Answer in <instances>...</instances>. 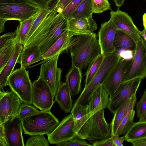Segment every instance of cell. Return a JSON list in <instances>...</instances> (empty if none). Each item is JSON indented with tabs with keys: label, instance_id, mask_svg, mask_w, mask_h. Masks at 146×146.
<instances>
[{
	"label": "cell",
	"instance_id": "1",
	"mask_svg": "<svg viewBox=\"0 0 146 146\" xmlns=\"http://www.w3.org/2000/svg\"><path fill=\"white\" fill-rule=\"evenodd\" d=\"M35 31L23 45V47L37 45L43 54L68 30V19L56 9H50Z\"/></svg>",
	"mask_w": 146,
	"mask_h": 146
},
{
	"label": "cell",
	"instance_id": "2",
	"mask_svg": "<svg viewBox=\"0 0 146 146\" xmlns=\"http://www.w3.org/2000/svg\"><path fill=\"white\" fill-rule=\"evenodd\" d=\"M102 85L99 86L92 96L88 104L89 113V135L86 140L92 142L111 136L110 123L104 116L108 108L110 97Z\"/></svg>",
	"mask_w": 146,
	"mask_h": 146
},
{
	"label": "cell",
	"instance_id": "3",
	"mask_svg": "<svg viewBox=\"0 0 146 146\" xmlns=\"http://www.w3.org/2000/svg\"><path fill=\"white\" fill-rule=\"evenodd\" d=\"M72 66L81 70L86 68L90 63L102 54L96 34L78 35L77 41L70 51Z\"/></svg>",
	"mask_w": 146,
	"mask_h": 146
},
{
	"label": "cell",
	"instance_id": "4",
	"mask_svg": "<svg viewBox=\"0 0 146 146\" xmlns=\"http://www.w3.org/2000/svg\"><path fill=\"white\" fill-rule=\"evenodd\" d=\"M122 58L119 52H115L105 55L98 70L90 83L84 87L73 105L88 104L92 96L96 89L106 79L112 69Z\"/></svg>",
	"mask_w": 146,
	"mask_h": 146
},
{
	"label": "cell",
	"instance_id": "5",
	"mask_svg": "<svg viewBox=\"0 0 146 146\" xmlns=\"http://www.w3.org/2000/svg\"><path fill=\"white\" fill-rule=\"evenodd\" d=\"M59 123L50 111H43L25 118L21 122L24 134L30 136L48 134Z\"/></svg>",
	"mask_w": 146,
	"mask_h": 146
},
{
	"label": "cell",
	"instance_id": "6",
	"mask_svg": "<svg viewBox=\"0 0 146 146\" xmlns=\"http://www.w3.org/2000/svg\"><path fill=\"white\" fill-rule=\"evenodd\" d=\"M26 68L21 66L14 70L8 78L7 85L23 103L32 105L33 83Z\"/></svg>",
	"mask_w": 146,
	"mask_h": 146
},
{
	"label": "cell",
	"instance_id": "7",
	"mask_svg": "<svg viewBox=\"0 0 146 146\" xmlns=\"http://www.w3.org/2000/svg\"><path fill=\"white\" fill-rule=\"evenodd\" d=\"M43 8L28 2L0 3V18L19 22L27 20Z\"/></svg>",
	"mask_w": 146,
	"mask_h": 146
},
{
	"label": "cell",
	"instance_id": "8",
	"mask_svg": "<svg viewBox=\"0 0 146 146\" xmlns=\"http://www.w3.org/2000/svg\"><path fill=\"white\" fill-rule=\"evenodd\" d=\"M146 77V43L140 36L132 61L123 76L122 83L137 78Z\"/></svg>",
	"mask_w": 146,
	"mask_h": 146
},
{
	"label": "cell",
	"instance_id": "9",
	"mask_svg": "<svg viewBox=\"0 0 146 146\" xmlns=\"http://www.w3.org/2000/svg\"><path fill=\"white\" fill-rule=\"evenodd\" d=\"M23 103L13 91L0 90V123L17 117Z\"/></svg>",
	"mask_w": 146,
	"mask_h": 146
},
{
	"label": "cell",
	"instance_id": "10",
	"mask_svg": "<svg viewBox=\"0 0 146 146\" xmlns=\"http://www.w3.org/2000/svg\"><path fill=\"white\" fill-rule=\"evenodd\" d=\"M142 79H135L121 83L110 98L108 108L113 114L117 109L133 95L136 94Z\"/></svg>",
	"mask_w": 146,
	"mask_h": 146
},
{
	"label": "cell",
	"instance_id": "11",
	"mask_svg": "<svg viewBox=\"0 0 146 146\" xmlns=\"http://www.w3.org/2000/svg\"><path fill=\"white\" fill-rule=\"evenodd\" d=\"M52 92L46 83L39 78L32 84V100L34 106L41 111H50L54 103Z\"/></svg>",
	"mask_w": 146,
	"mask_h": 146
},
{
	"label": "cell",
	"instance_id": "12",
	"mask_svg": "<svg viewBox=\"0 0 146 146\" xmlns=\"http://www.w3.org/2000/svg\"><path fill=\"white\" fill-rule=\"evenodd\" d=\"M59 56H57L41 65L38 78L43 79L46 83L54 98L62 82V70L57 65Z\"/></svg>",
	"mask_w": 146,
	"mask_h": 146
},
{
	"label": "cell",
	"instance_id": "13",
	"mask_svg": "<svg viewBox=\"0 0 146 146\" xmlns=\"http://www.w3.org/2000/svg\"><path fill=\"white\" fill-rule=\"evenodd\" d=\"M47 135L48 141L52 144L56 145L77 137L72 114L63 118L54 130Z\"/></svg>",
	"mask_w": 146,
	"mask_h": 146
},
{
	"label": "cell",
	"instance_id": "14",
	"mask_svg": "<svg viewBox=\"0 0 146 146\" xmlns=\"http://www.w3.org/2000/svg\"><path fill=\"white\" fill-rule=\"evenodd\" d=\"M70 113L72 115L77 137L86 139L89 135V110L88 104L73 105Z\"/></svg>",
	"mask_w": 146,
	"mask_h": 146
},
{
	"label": "cell",
	"instance_id": "15",
	"mask_svg": "<svg viewBox=\"0 0 146 146\" xmlns=\"http://www.w3.org/2000/svg\"><path fill=\"white\" fill-rule=\"evenodd\" d=\"M132 59V58L122 57L102 84L103 87L108 93L110 98L122 83L124 74Z\"/></svg>",
	"mask_w": 146,
	"mask_h": 146
},
{
	"label": "cell",
	"instance_id": "16",
	"mask_svg": "<svg viewBox=\"0 0 146 146\" xmlns=\"http://www.w3.org/2000/svg\"><path fill=\"white\" fill-rule=\"evenodd\" d=\"M118 29L110 19L101 24L98 36L102 54L105 55L115 52L114 41Z\"/></svg>",
	"mask_w": 146,
	"mask_h": 146
},
{
	"label": "cell",
	"instance_id": "17",
	"mask_svg": "<svg viewBox=\"0 0 146 146\" xmlns=\"http://www.w3.org/2000/svg\"><path fill=\"white\" fill-rule=\"evenodd\" d=\"M110 18L118 29L130 36L136 43L141 35L139 30L134 23L132 18L127 13L117 8L116 11H111Z\"/></svg>",
	"mask_w": 146,
	"mask_h": 146
},
{
	"label": "cell",
	"instance_id": "18",
	"mask_svg": "<svg viewBox=\"0 0 146 146\" xmlns=\"http://www.w3.org/2000/svg\"><path fill=\"white\" fill-rule=\"evenodd\" d=\"M21 122L17 117L3 123L7 146H25L22 135Z\"/></svg>",
	"mask_w": 146,
	"mask_h": 146
},
{
	"label": "cell",
	"instance_id": "19",
	"mask_svg": "<svg viewBox=\"0 0 146 146\" xmlns=\"http://www.w3.org/2000/svg\"><path fill=\"white\" fill-rule=\"evenodd\" d=\"M72 37L68 30L65 31L46 52L38 59L37 62L44 60L38 64L44 63L63 53H67V50L70 46Z\"/></svg>",
	"mask_w": 146,
	"mask_h": 146
},
{
	"label": "cell",
	"instance_id": "20",
	"mask_svg": "<svg viewBox=\"0 0 146 146\" xmlns=\"http://www.w3.org/2000/svg\"><path fill=\"white\" fill-rule=\"evenodd\" d=\"M97 29V24L92 17L68 20V30L73 36L91 34Z\"/></svg>",
	"mask_w": 146,
	"mask_h": 146
},
{
	"label": "cell",
	"instance_id": "21",
	"mask_svg": "<svg viewBox=\"0 0 146 146\" xmlns=\"http://www.w3.org/2000/svg\"><path fill=\"white\" fill-rule=\"evenodd\" d=\"M23 48L21 44H17L10 58L0 72V90L3 91V88L7 85L8 78L13 71L19 55Z\"/></svg>",
	"mask_w": 146,
	"mask_h": 146
},
{
	"label": "cell",
	"instance_id": "22",
	"mask_svg": "<svg viewBox=\"0 0 146 146\" xmlns=\"http://www.w3.org/2000/svg\"><path fill=\"white\" fill-rule=\"evenodd\" d=\"M69 88L65 82H62L55 96L54 102H57L61 110L66 113L70 112L73 101Z\"/></svg>",
	"mask_w": 146,
	"mask_h": 146
},
{
	"label": "cell",
	"instance_id": "23",
	"mask_svg": "<svg viewBox=\"0 0 146 146\" xmlns=\"http://www.w3.org/2000/svg\"><path fill=\"white\" fill-rule=\"evenodd\" d=\"M42 55L40 49L37 45L23 47L17 63H19L21 67L26 68L37 62V60Z\"/></svg>",
	"mask_w": 146,
	"mask_h": 146
},
{
	"label": "cell",
	"instance_id": "24",
	"mask_svg": "<svg viewBox=\"0 0 146 146\" xmlns=\"http://www.w3.org/2000/svg\"><path fill=\"white\" fill-rule=\"evenodd\" d=\"M82 70L75 66H72L65 77V82L74 97L78 95L81 90Z\"/></svg>",
	"mask_w": 146,
	"mask_h": 146
},
{
	"label": "cell",
	"instance_id": "25",
	"mask_svg": "<svg viewBox=\"0 0 146 146\" xmlns=\"http://www.w3.org/2000/svg\"><path fill=\"white\" fill-rule=\"evenodd\" d=\"M115 52L121 50L134 52L136 48V43L129 35L123 31L118 29L114 41Z\"/></svg>",
	"mask_w": 146,
	"mask_h": 146
},
{
	"label": "cell",
	"instance_id": "26",
	"mask_svg": "<svg viewBox=\"0 0 146 146\" xmlns=\"http://www.w3.org/2000/svg\"><path fill=\"white\" fill-rule=\"evenodd\" d=\"M136 100L135 94L131 97L127 112L121 122L115 135L119 136L122 134L125 135L134 123L133 121L135 113L134 108Z\"/></svg>",
	"mask_w": 146,
	"mask_h": 146
},
{
	"label": "cell",
	"instance_id": "27",
	"mask_svg": "<svg viewBox=\"0 0 146 146\" xmlns=\"http://www.w3.org/2000/svg\"><path fill=\"white\" fill-rule=\"evenodd\" d=\"M41 11L31 17L19 22L15 32V39L17 44H24L34 21Z\"/></svg>",
	"mask_w": 146,
	"mask_h": 146
},
{
	"label": "cell",
	"instance_id": "28",
	"mask_svg": "<svg viewBox=\"0 0 146 146\" xmlns=\"http://www.w3.org/2000/svg\"><path fill=\"white\" fill-rule=\"evenodd\" d=\"M93 13L92 0H83L69 17L68 20L88 19L92 17Z\"/></svg>",
	"mask_w": 146,
	"mask_h": 146
},
{
	"label": "cell",
	"instance_id": "29",
	"mask_svg": "<svg viewBox=\"0 0 146 146\" xmlns=\"http://www.w3.org/2000/svg\"><path fill=\"white\" fill-rule=\"evenodd\" d=\"M131 98L119 107L114 113L113 117L110 123L111 127V135H115L121 122L127 112Z\"/></svg>",
	"mask_w": 146,
	"mask_h": 146
},
{
	"label": "cell",
	"instance_id": "30",
	"mask_svg": "<svg viewBox=\"0 0 146 146\" xmlns=\"http://www.w3.org/2000/svg\"><path fill=\"white\" fill-rule=\"evenodd\" d=\"M124 136L127 141L146 137V121L135 123Z\"/></svg>",
	"mask_w": 146,
	"mask_h": 146
},
{
	"label": "cell",
	"instance_id": "31",
	"mask_svg": "<svg viewBox=\"0 0 146 146\" xmlns=\"http://www.w3.org/2000/svg\"><path fill=\"white\" fill-rule=\"evenodd\" d=\"M105 55L101 54L92 60L89 64L86 74L84 87L91 82L98 70L103 61Z\"/></svg>",
	"mask_w": 146,
	"mask_h": 146
},
{
	"label": "cell",
	"instance_id": "32",
	"mask_svg": "<svg viewBox=\"0 0 146 146\" xmlns=\"http://www.w3.org/2000/svg\"><path fill=\"white\" fill-rule=\"evenodd\" d=\"M17 44L15 37L0 48V72L2 70L11 57Z\"/></svg>",
	"mask_w": 146,
	"mask_h": 146
},
{
	"label": "cell",
	"instance_id": "33",
	"mask_svg": "<svg viewBox=\"0 0 146 146\" xmlns=\"http://www.w3.org/2000/svg\"><path fill=\"white\" fill-rule=\"evenodd\" d=\"M50 7L43 8L34 21L25 42L32 35L35 30L50 12Z\"/></svg>",
	"mask_w": 146,
	"mask_h": 146
},
{
	"label": "cell",
	"instance_id": "34",
	"mask_svg": "<svg viewBox=\"0 0 146 146\" xmlns=\"http://www.w3.org/2000/svg\"><path fill=\"white\" fill-rule=\"evenodd\" d=\"M39 111L35 106L23 103L20 108L17 117L22 121L25 118L35 114Z\"/></svg>",
	"mask_w": 146,
	"mask_h": 146
},
{
	"label": "cell",
	"instance_id": "35",
	"mask_svg": "<svg viewBox=\"0 0 146 146\" xmlns=\"http://www.w3.org/2000/svg\"><path fill=\"white\" fill-rule=\"evenodd\" d=\"M93 13H101L108 10H111L109 0H92Z\"/></svg>",
	"mask_w": 146,
	"mask_h": 146
},
{
	"label": "cell",
	"instance_id": "36",
	"mask_svg": "<svg viewBox=\"0 0 146 146\" xmlns=\"http://www.w3.org/2000/svg\"><path fill=\"white\" fill-rule=\"evenodd\" d=\"M48 142L44 135H33L28 139L25 146H48Z\"/></svg>",
	"mask_w": 146,
	"mask_h": 146
},
{
	"label": "cell",
	"instance_id": "37",
	"mask_svg": "<svg viewBox=\"0 0 146 146\" xmlns=\"http://www.w3.org/2000/svg\"><path fill=\"white\" fill-rule=\"evenodd\" d=\"M137 117H141L146 112V88L141 98L135 104Z\"/></svg>",
	"mask_w": 146,
	"mask_h": 146
},
{
	"label": "cell",
	"instance_id": "38",
	"mask_svg": "<svg viewBox=\"0 0 146 146\" xmlns=\"http://www.w3.org/2000/svg\"><path fill=\"white\" fill-rule=\"evenodd\" d=\"M83 0H72L60 13L66 18L68 19Z\"/></svg>",
	"mask_w": 146,
	"mask_h": 146
},
{
	"label": "cell",
	"instance_id": "39",
	"mask_svg": "<svg viewBox=\"0 0 146 146\" xmlns=\"http://www.w3.org/2000/svg\"><path fill=\"white\" fill-rule=\"evenodd\" d=\"M56 145L59 146H92L84 139H81L77 137H75L68 140L57 143Z\"/></svg>",
	"mask_w": 146,
	"mask_h": 146
},
{
	"label": "cell",
	"instance_id": "40",
	"mask_svg": "<svg viewBox=\"0 0 146 146\" xmlns=\"http://www.w3.org/2000/svg\"><path fill=\"white\" fill-rule=\"evenodd\" d=\"M72 0H54L50 9H56L58 13H61Z\"/></svg>",
	"mask_w": 146,
	"mask_h": 146
},
{
	"label": "cell",
	"instance_id": "41",
	"mask_svg": "<svg viewBox=\"0 0 146 146\" xmlns=\"http://www.w3.org/2000/svg\"><path fill=\"white\" fill-rule=\"evenodd\" d=\"M113 135L92 143L93 146H115L113 141Z\"/></svg>",
	"mask_w": 146,
	"mask_h": 146
},
{
	"label": "cell",
	"instance_id": "42",
	"mask_svg": "<svg viewBox=\"0 0 146 146\" xmlns=\"http://www.w3.org/2000/svg\"><path fill=\"white\" fill-rule=\"evenodd\" d=\"M15 37V32H9L0 37V48L7 44Z\"/></svg>",
	"mask_w": 146,
	"mask_h": 146
},
{
	"label": "cell",
	"instance_id": "43",
	"mask_svg": "<svg viewBox=\"0 0 146 146\" xmlns=\"http://www.w3.org/2000/svg\"><path fill=\"white\" fill-rule=\"evenodd\" d=\"M27 2L42 8L50 7L54 0H26Z\"/></svg>",
	"mask_w": 146,
	"mask_h": 146
},
{
	"label": "cell",
	"instance_id": "44",
	"mask_svg": "<svg viewBox=\"0 0 146 146\" xmlns=\"http://www.w3.org/2000/svg\"><path fill=\"white\" fill-rule=\"evenodd\" d=\"M0 146H7L4 132L3 124L0 123Z\"/></svg>",
	"mask_w": 146,
	"mask_h": 146
},
{
	"label": "cell",
	"instance_id": "45",
	"mask_svg": "<svg viewBox=\"0 0 146 146\" xmlns=\"http://www.w3.org/2000/svg\"><path fill=\"white\" fill-rule=\"evenodd\" d=\"M127 142L131 143L134 146H146V137Z\"/></svg>",
	"mask_w": 146,
	"mask_h": 146
},
{
	"label": "cell",
	"instance_id": "46",
	"mask_svg": "<svg viewBox=\"0 0 146 146\" xmlns=\"http://www.w3.org/2000/svg\"><path fill=\"white\" fill-rule=\"evenodd\" d=\"M113 141L115 146H123V143L126 140L125 136L121 137L119 136L113 135Z\"/></svg>",
	"mask_w": 146,
	"mask_h": 146
},
{
	"label": "cell",
	"instance_id": "47",
	"mask_svg": "<svg viewBox=\"0 0 146 146\" xmlns=\"http://www.w3.org/2000/svg\"><path fill=\"white\" fill-rule=\"evenodd\" d=\"M28 2L26 0H0V3H22Z\"/></svg>",
	"mask_w": 146,
	"mask_h": 146
},
{
	"label": "cell",
	"instance_id": "48",
	"mask_svg": "<svg viewBox=\"0 0 146 146\" xmlns=\"http://www.w3.org/2000/svg\"><path fill=\"white\" fill-rule=\"evenodd\" d=\"M7 21L5 19L0 18V33L5 31V24Z\"/></svg>",
	"mask_w": 146,
	"mask_h": 146
},
{
	"label": "cell",
	"instance_id": "49",
	"mask_svg": "<svg viewBox=\"0 0 146 146\" xmlns=\"http://www.w3.org/2000/svg\"><path fill=\"white\" fill-rule=\"evenodd\" d=\"M117 8H119L123 5L125 0H113Z\"/></svg>",
	"mask_w": 146,
	"mask_h": 146
},
{
	"label": "cell",
	"instance_id": "50",
	"mask_svg": "<svg viewBox=\"0 0 146 146\" xmlns=\"http://www.w3.org/2000/svg\"><path fill=\"white\" fill-rule=\"evenodd\" d=\"M139 33L141 36L146 43V29L144 28L142 31H139Z\"/></svg>",
	"mask_w": 146,
	"mask_h": 146
},
{
	"label": "cell",
	"instance_id": "51",
	"mask_svg": "<svg viewBox=\"0 0 146 146\" xmlns=\"http://www.w3.org/2000/svg\"><path fill=\"white\" fill-rule=\"evenodd\" d=\"M143 21L144 28L146 29V12L143 16Z\"/></svg>",
	"mask_w": 146,
	"mask_h": 146
},
{
	"label": "cell",
	"instance_id": "52",
	"mask_svg": "<svg viewBox=\"0 0 146 146\" xmlns=\"http://www.w3.org/2000/svg\"><path fill=\"white\" fill-rule=\"evenodd\" d=\"M146 121V112L140 118H139V121Z\"/></svg>",
	"mask_w": 146,
	"mask_h": 146
}]
</instances>
